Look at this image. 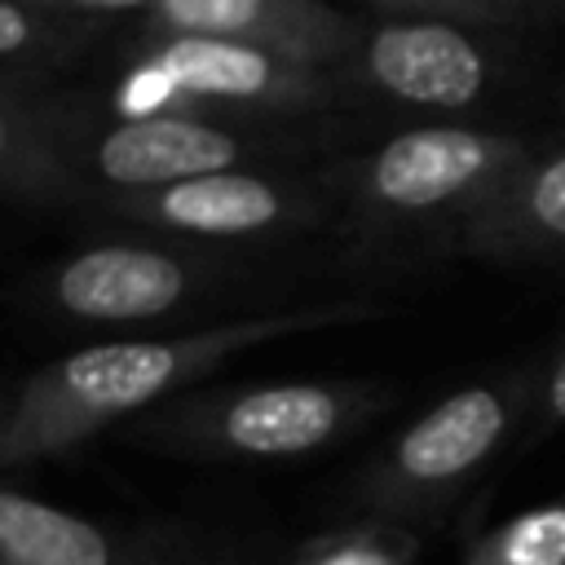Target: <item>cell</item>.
<instances>
[{"instance_id": "6da1fadb", "label": "cell", "mask_w": 565, "mask_h": 565, "mask_svg": "<svg viewBox=\"0 0 565 565\" xmlns=\"http://www.w3.org/2000/svg\"><path fill=\"white\" fill-rule=\"evenodd\" d=\"M539 146L494 128H411L371 159V194L397 212H433L450 203L481 207Z\"/></svg>"}, {"instance_id": "7a4b0ae2", "label": "cell", "mask_w": 565, "mask_h": 565, "mask_svg": "<svg viewBox=\"0 0 565 565\" xmlns=\"http://www.w3.org/2000/svg\"><path fill=\"white\" fill-rule=\"evenodd\" d=\"M534 375L516 384H468L419 415L393 446V477L415 490H441L472 477L499 446H508L521 415H530Z\"/></svg>"}, {"instance_id": "3957f363", "label": "cell", "mask_w": 565, "mask_h": 565, "mask_svg": "<svg viewBox=\"0 0 565 565\" xmlns=\"http://www.w3.org/2000/svg\"><path fill=\"white\" fill-rule=\"evenodd\" d=\"M371 79L415 106L459 110L486 97L490 53L450 22H393L366 44Z\"/></svg>"}, {"instance_id": "277c9868", "label": "cell", "mask_w": 565, "mask_h": 565, "mask_svg": "<svg viewBox=\"0 0 565 565\" xmlns=\"http://www.w3.org/2000/svg\"><path fill=\"white\" fill-rule=\"evenodd\" d=\"M468 247L490 260L565 265V146H539L472 207Z\"/></svg>"}, {"instance_id": "5b68a950", "label": "cell", "mask_w": 565, "mask_h": 565, "mask_svg": "<svg viewBox=\"0 0 565 565\" xmlns=\"http://www.w3.org/2000/svg\"><path fill=\"white\" fill-rule=\"evenodd\" d=\"M234 159V141L216 128L168 119V115H137L132 124L115 128L102 141V172L124 185H159V181H194Z\"/></svg>"}, {"instance_id": "8992f818", "label": "cell", "mask_w": 565, "mask_h": 565, "mask_svg": "<svg viewBox=\"0 0 565 565\" xmlns=\"http://www.w3.org/2000/svg\"><path fill=\"white\" fill-rule=\"evenodd\" d=\"M177 260L141 247H102L66 265L57 296L84 318H150L181 296Z\"/></svg>"}, {"instance_id": "52a82bcc", "label": "cell", "mask_w": 565, "mask_h": 565, "mask_svg": "<svg viewBox=\"0 0 565 565\" xmlns=\"http://www.w3.org/2000/svg\"><path fill=\"white\" fill-rule=\"evenodd\" d=\"M340 424V402L335 393L318 384H282V388H260L247 393L243 402L230 406L225 433L238 450L252 455H296L318 441H327Z\"/></svg>"}, {"instance_id": "ba28073f", "label": "cell", "mask_w": 565, "mask_h": 565, "mask_svg": "<svg viewBox=\"0 0 565 565\" xmlns=\"http://www.w3.org/2000/svg\"><path fill=\"white\" fill-rule=\"evenodd\" d=\"M172 371H177V353L168 344H146V340L141 344H97V349L75 353L62 366L66 388L79 402L110 406V411L154 397Z\"/></svg>"}, {"instance_id": "9c48e42d", "label": "cell", "mask_w": 565, "mask_h": 565, "mask_svg": "<svg viewBox=\"0 0 565 565\" xmlns=\"http://www.w3.org/2000/svg\"><path fill=\"white\" fill-rule=\"evenodd\" d=\"M0 547L18 565H106V539L49 503L0 494Z\"/></svg>"}, {"instance_id": "30bf717a", "label": "cell", "mask_w": 565, "mask_h": 565, "mask_svg": "<svg viewBox=\"0 0 565 565\" xmlns=\"http://www.w3.org/2000/svg\"><path fill=\"white\" fill-rule=\"evenodd\" d=\"M163 216L203 234H238V230L269 225L278 216V194L256 177L207 172L172 185L163 194Z\"/></svg>"}, {"instance_id": "8fae6325", "label": "cell", "mask_w": 565, "mask_h": 565, "mask_svg": "<svg viewBox=\"0 0 565 565\" xmlns=\"http://www.w3.org/2000/svg\"><path fill=\"white\" fill-rule=\"evenodd\" d=\"M163 75L177 88L221 93V97H252L269 84V57L243 44H225L212 35H190L163 49Z\"/></svg>"}, {"instance_id": "7c38bea8", "label": "cell", "mask_w": 565, "mask_h": 565, "mask_svg": "<svg viewBox=\"0 0 565 565\" xmlns=\"http://www.w3.org/2000/svg\"><path fill=\"white\" fill-rule=\"evenodd\" d=\"M468 565H565V494L494 525L472 543Z\"/></svg>"}, {"instance_id": "4fadbf2b", "label": "cell", "mask_w": 565, "mask_h": 565, "mask_svg": "<svg viewBox=\"0 0 565 565\" xmlns=\"http://www.w3.org/2000/svg\"><path fill=\"white\" fill-rule=\"evenodd\" d=\"M534 375V397H530V433L525 441H543L552 428H565V335L547 349L543 366Z\"/></svg>"}, {"instance_id": "5bb4252c", "label": "cell", "mask_w": 565, "mask_h": 565, "mask_svg": "<svg viewBox=\"0 0 565 565\" xmlns=\"http://www.w3.org/2000/svg\"><path fill=\"white\" fill-rule=\"evenodd\" d=\"M260 0H163V13L190 31H234L256 18Z\"/></svg>"}, {"instance_id": "9a60e30c", "label": "cell", "mask_w": 565, "mask_h": 565, "mask_svg": "<svg viewBox=\"0 0 565 565\" xmlns=\"http://www.w3.org/2000/svg\"><path fill=\"white\" fill-rule=\"evenodd\" d=\"M463 13L481 18H556L565 13V0H450Z\"/></svg>"}, {"instance_id": "2e32d148", "label": "cell", "mask_w": 565, "mask_h": 565, "mask_svg": "<svg viewBox=\"0 0 565 565\" xmlns=\"http://www.w3.org/2000/svg\"><path fill=\"white\" fill-rule=\"evenodd\" d=\"M318 565H402V561L384 543H344V547L327 552Z\"/></svg>"}, {"instance_id": "e0dca14e", "label": "cell", "mask_w": 565, "mask_h": 565, "mask_svg": "<svg viewBox=\"0 0 565 565\" xmlns=\"http://www.w3.org/2000/svg\"><path fill=\"white\" fill-rule=\"evenodd\" d=\"M168 88H172V79L163 75V66H154V71H146V75H137V79L128 84L124 106H128V110H146V106H154Z\"/></svg>"}, {"instance_id": "ac0fdd59", "label": "cell", "mask_w": 565, "mask_h": 565, "mask_svg": "<svg viewBox=\"0 0 565 565\" xmlns=\"http://www.w3.org/2000/svg\"><path fill=\"white\" fill-rule=\"evenodd\" d=\"M18 44H26V18H22L13 4L0 0V53H9V49H18Z\"/></svg>"}, {"instance_id": "d6986e66", "label": "cell", "mask_w": 565, "mask_h": 565, "mask_svg": "<svg viewBox=\"0 0 565 565\" xmlns=\"http://www.w3.org/2000/svg\"><path fill=\"white\" fill-rule=\"evenodd\" d=\"M79 4H97V9H124V4H141V0H79Z\"/></svg>"}, {"instance_id": "ffe728a7", "label": "cell", "mask_w": 565, "mask_h": 565, "mask_svg": "<svg viewBox=\"0 0 565 565\" xmlns=\"http://www.w3.org/2000/svg\"><path fill=\"white\" fill-rule=\"evenodd\" d=\"M0 150H4V128H0Z\"/></svg>"}, {"instance_id": "44dd1931", "label": "cell", "mask_w": 565, "mask_h": 565, "mask_svg": "<svg viewBox=\"0 0 565 565\" xmlns=\"http://www.w3.org/2000/svg\"><path fill=\"white\" fill-rule=\"evenodd\" d=\"M561 102H565V93H561Z\"/></svg>"}]
</instances>
